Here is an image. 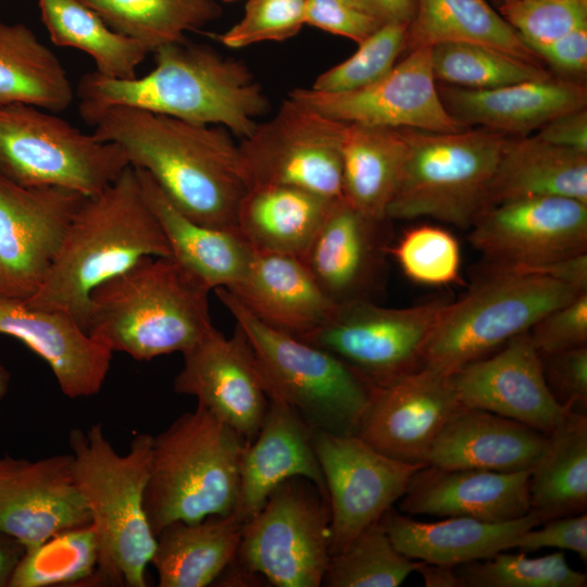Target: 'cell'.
I'll use <instances>...</instances> for the list:
<instances>
[{
    "mask_svg": "<svg viewBox=\"0 0 587 587\" xmlns=\"http://www.w3.org/2000/svg\"><path fill=\"white\" fill-rule=\"evenodd\" d=\"M78 110L96 137L118 146L129 165L145 171L185 215L237 229L248 186L239 146L226 128L132 107Z\"/></svg>",
    "mask_w": 587,
    "mask_h": 587,
    "instance_id": "obj_1",
    "label": "cell"
},
{
    "mask_svg": "<svg viewBox=\"0 0 587 587\" xmlns=\"http://www.w3.org/2000/svg\"><path fill=\"white\" fill-rule=\"evenodd\" d=\"M155 66L141 77L110 78L93 71L77 86L79 105H123L226 128L248 137L270 100L250 68L187 39L158 48Z\"/></svg>",
    "mask_w": 587,
    "mask_h": 587,
    "instance_id": "obj_2",
    "label": "cell"
},
{
    "mask_svg": "<svg viewBox=\"0 0 587 587\" xmlns=\"http://www.w3.org/2000/svg\"><path fill=\"white\" fill-rule=\"evenodd\" d=\"M136 170L128 165L99 193L86 197L39 289L24 300L71 314L87 332L89 296L146 257H170Z\"/></svg>",
    "mask_w": 587,
    "mask_h": 587,
    "instance_id": "obj_3",
    "label": "cell"
},
{
    "mask_svg": "<svg viewBox=\"0 0 587 587\" xmlns=\"http://www.w3.org/2000/svg\"><path fill=\"white\" fill-rule=\"evenodd\" d=\"M153 436L137 434L118 453L100 423L68 434L72 471L90 514L98 563L88 587H146L157 537L143 507Z\"/></svg>",
    "mask_w": 587,
    "mask_h": 587,
    "instance_id": "obj_4",
    "label": "cell"
},
{
    "mask_svg": "<svg viewBox=\"0 0 587 587\" xmlns=\"http://www.w3.org/2000/svg\"><path fill=\"white\" fill-rule=\"evenodd\" d=\"M209 292L171 257H146L93 289L87 332L138 361L183 354L215 328Z\"/></svg>",
    "mask_w": 587,
    "mask_h": 587,
    "instance_id": "obj_5",
    "label": "cell"
},
{
    "mask_svg": "<svg viewBox=\"0 0 587 587\" xmlns=\"http://www.w3.org/2000/svg\"><path fill=\"white\" fill-rule=\"evenodd\" d=\"M248 441L197 404L153 436L143 507L157 536L173 522L235 511Z\"/></svg>",
    "mask_w": 587,
    "mask_h": 587,
    "instance_id": "obj_6",
    "label": "cell"
},
{
    "mask_svg": "<svg viewBox=\"0 0 587 587\" xmlns=\"http://www.w3.org/2000/svg\"><path fill=\"white\" fill-rule=\"evenodd\" d=\"M215 294L246 335L268 396L285 401L313 430L357 435L375 385L330 351L262 323L227 289Z\"/></svg>",
    "mask_w": 587,
    "mask_h": 587,
    "instance_id": "obj_7",
    "label": "cell"
},
{
    "mask_svg": "<svg viewBox=\"0 0 587 587\" xmlns=\"http://www.w3.org/2000/svg\"><path fill=\"white\" fill-rule=\"evenodd\" d=\"M408 145L388 220L430 217L471 228L509 136L487 128L439 133L402 128Z\"/></svg>",
    "mask_w": 587,
    "mask_h": 587,
    "instance_id": "obj_8",
    "label": "cell"
},
{
    "mask_svg": "<svg viewBox=\"0 0 587 587\" xmlns=\"http://www.w3.org/2000/svg\"><path fill=\"white\" fill-rule=\"evenodd\" d=\"M579 292L541 275L483 267L469 292L447 303L425 347L423 367L452 375Z\"/></svg>",
    "mask_w": 587,
    "mask_h": 587,
    "instance_id": "obj_9",
    "label": "cell"
},
{
    "mask_svg": "<svg viewBox=\"0 0 587 587\" xmlns=\"http://www.w3.org/2000/svg\"><path fill=\"white\" fill-rule=\"evenodd\" d=\"M129 165L115 143L86 134L53 112L0 105V176L27 187L99 193Z\"/></svg>",
    "mask_w": 587,
    "mask_h": 587,
    "instance_id": "obj_10",
    "label": "cell"
},
{
    "mask_svg": "<svg viewBox=\"0 0 587 587\" xmlns=\"http://www.w3.org/2000/svg\"><path fill=\"white\" fill-rule=\"evenodd\" d=\"M330 511L302 477L283 482L242 525L235 560L277 587L322 586L328 560Z\"/></svg>",
    "mask_w": 587,
    "mask_h": 587,
    "instance_id": "obj_11",
    "label": "cell"
},
{
    "mask_svg": "<svg viewBox=\"0 0 587 587\" xmlns=\"http://www.w3.org/2000/svg\"><path fill=\"white\" fill-rule=\"evenodd\" d=\"M347 123L287 97L239 146L248 188L290 186L342 197L341 146Z\"/></svg>",
    "mask_w": 587,
    "mask_h": 587,
    "instance_id": "obj_12",
    "label": "cell"
},
{
    "mask_svg": "<svg viewBox=\"0 0 587 587\" xmlns=\"http://www.w3.org/2000/svg\"><path fill=\"white\" fill-rule=\"evenodd\" d=\"M448 302L438 299L408 308L372 300L338 304L322 325L300 338L336 354L373 385L384 386L423 367L425 347Z\"/></svg>",
    "mask_w": 587,
    "mask_h": 587,
    "instance_id": "obj_13",
    "label": "cell"
},
{
    "mask_svg": "<svg viewBox=\"0 0 587 587\" xmlns=\"http://www.w3.org/2000/svg\"><path fill=\"white\" fill-rule=\"evenodd\" d=\"M312 442L328 495L330 555L379 522L403 496L413 474L426 465L383 454L358 435L312 429Z\"/></svg>",
    "mask_w": 587,
    "mask_h": 587,
    "instance_id": "obj_14",
    "label": "cell"
},
{
    "mask_svg": "<svg viewBox=\"0 0 587 587\" xmlns=\"http://www.w3.org/2000/svg\"><path fill=\"white\" fill-rule=\"evenodd\" d=\"M469 240L484 266L517 271L587 253V203L566 197H535L484 210Z\"/></svg>",
    "mask_w": 587,
    "mask_h": 587,
    "instance_id": "obj_15",
    "label": "cell"
},
{
    "mask_svg": "<svg viewBox=\"0 0 587 587\" xmlns=\"http://www.w3.org/2000/svg\"><path fill=\"white\" fill-rule=\"evenodd\" d=\"M288 97L348 124L439 133L464 129L441 101L427 47L408 52L388 74L366 87L346 92L296 88Z\"/></svg>",
    "mask_w": 587,
    "mask_h": 587,
    "instance_id": "obj_16",
    "label": "cell"
},
{
    "mask_svg": "<svg viewBox=\"0 0 587 587\" xmlns=\"http://www.w3.org/2000/svg\"><path fill=\"white\" fill-rule=\"evenodd\" d=\"M86 197L0 176V297L26 300L39 289Z\"/></svg>",
    "mask_w": 587,
    "mask_h": 587,
    "instance_id": "obj_17",
    "label": "cell"
},
{
    "mask_svg": "<svg viewBox=\"0 0 587 587\" xmlns=\"http://www.w3.org/2000/svg\"><path fill=\"white\" fill-rule=\"evenodd\" d=\"M174 390L195 397L198 405L230 426L248 442L258 434L270 396L265 377L243 332L230 337L214 328L183 353Z\"/></svg>",
    "mask_w": 587,
    "mask_h": 587,
    "instance_id": "obj_18",
    "label": "cell"
},
{
    "mask_svg": "<svg viewBox=\"0 0 587 587\" xmlns=\"http://www.w3.org/2000/svg\"><path fill=\"white\" fill-rule=\"evenodd\" d=\"M90 523L72 471V455L0 457V532L26 550Z\"/></svg>",
    "mask_w": 587,
    "mask_h": 587,
    "instance_id": "obj_19",
    "label": "cell"
},
{
    "mask_svg": "<svg viewBox=\"0 0 587 587\" xmlns=\"http://www.w3.org/2000/svg\"><path fill=\"white\" fill-rule=\"evenodd\" d=\"M461 405L451 375L422 367L375 386L357 435L390 458L426 464L433 441Z\"/></svg>",
    "mask_w": 587,
    "mask_h": 587,
    "instance_id": "obj_20",
    "label": "cell"
},
{
    "mask_svg": "<svg viewBox=\"0 0 587 587\" xmlns=\"http://www.w3.org/2000/svg\"><path fill=\"white\" fill-rule=\"evenodd\" d=\"M451 380L461 404L517 421L545 435L567 411L548 388L529 330L509 339L496 353L463 366Z\"/></svg>",
    "mask_w": 587,
    "mask_h": 587,
    "instance_id": "obj_21",
    "label": "cell"
},
{
    "mask_svg": "<svg viewBox=\"0 0 587 587\" xmlns=\"http://www.w3.org/2000/svg\"><path fill=\"white\" fill-rule=\"evenodd\" d=\"M387 221L365 215L340 197L299 257L336 305L372 300L390 246Z\"/></svg>",
    "mask_w": 587,
    "mask_h": 587,
    "instance_id": "obj_22",
    "label": "cell"
},
{
    "mask_svg": "<svg viewBox=\"0 0 587 587\" xmlns=\"http://www.w3.org/2000/svg\"><path fill=\"white\" fill-rule=\"evenodd\" d=\"M0 334L20 340L40 357L67 398H87L102 389L113 352L71 314L0 297Z\"/></svg>",
    "mask_w": 587,
    "mask_h": 587,
    "instance_id": "obj_23",
    "label": "cell"
},
{
    "mask_svg": "<svg viewBox=\"0 0 587 587\" xmlns=\"http://www.w3.org/2000/svg\"><path fill=\"white\" fill-rule=\"evenodd\" d=\"M529 471L494 472L426 464L411 477L399 499V511L496 523L515 520L530 511Z\"/></svg>",
    "mask_w": 587,
    "mask_h": 587,
    "instance_id": "obj_24",
    "label": "cell"
},
{
    "mask_svg": "<svg viewBox=\"0 0 587 587\" xmlns=\"http://www.w3.org/2000/svg\"><path fill=\"white\" fill-rule=\"evenodd\" d=\"M294 477L312 483L328 502L312 429L285 401L270 395L262 425L241 455L234 513L245 523L263 507L278 485Z\"/></svg>",
    "mask_w": 587,
    "mask_h": 587,
    "instance_id": "obj_25",
    "label": "cell"
},
{
    "mask_svg": "<svg viewBox=\"0 0 587 587\" xmlns=\"http://www.w3.org/2000/svg\"><path fill=\"white\" fill-rule=\"evenodd\" d=\"M441 101L464 128L477 125L507 136H527L558 115L587 108L583 82L563 77L522 82L491 89L437 84Z\"/></svg>",
    "mask_w": 587,
    "mask_h": 587,
    "instance_id": "obj_26",
    "label": "cell"
},
{
    "mask_svg": "<svg viewBox=\"0 0 587 587\" xmlns=\"http://www.w3.org/2000/svg\"><path fill=\"white\" fill-rule=\"evenodd\" d=\"M227 290L262 323L298 337L322 325L336 307L302 260L286 253L253 250L245 274Z\"/></svg>",
    "mask_w": 587,
    "mask_h": 587,
    "instance_id": "obj_27",
    "label": "cell"
},
{
    "mask_svg": "<svg viewBox=\"0 0 587 587\" xmlns=\"http://www.w3.org/2000/svg\"><path fill=\"white\" fill-rule=\"evenodd\" d=\"M547 435L517 421L461 405L433 441L426 464L494 472L530 470Z\"/></svg>",
    "mask_w": 587,
    "mask_h": 587,
    "instance_id": "obj_28",
    "label": "cell"
},
{
    "mask_svg": "<svg viewBox=\"0 0 587 587\" xmlns=\"http://www.w3.org/2000/svg\"><path fill=\"white\" fill-rule=\"evenodd\" d=\"M379 522L405 557L453 567L515 548L524 532L542 523L532 510L519 519L498 523L464 516L419 522L394 508Z\"/></svg>",
    "mask_w": 587,
    "mask_h": 587,
    "instance_id": "obj_29",
    "label": "cell"
},
{
    "mask_svg": "<svg viewBox=\"0 0 587 587\" xmlns=\"http://www.w3.org/2000/svg\"><path fill=\"white\" fill-rule=\"evenodd\" d=\"M135 170L167 242L170 257L209 291L235 286L253 254L239 230L193 221L170 201L145 171Z\"/></svg>",
    "mask_w": 587,
    "mask_h": 587,
    "instance_id": "obj_30",
    "label": "cell"
},
{
    "mask_svg": "<svg viewBox=\"0 0 587 587\" xmlns=\"http://www.w3.org/2000/svg\"><path fill=\"white\" fill-rule=\"evenodd\" d=\"M535 197H566L587 203V153L536 135L509 136L489 184L487 208Z\"/></svg>",
    "mask_w": 587,
    "mask_h": 587,
    "instance_id": "obj_31",
    "label": "cell"
},
{
    "mask_svg": "<svg viewBox=\"0 0 587 587\" xmlns=\"http://www.w3.org/2000/svg\"><path fill=\"white\" fill-rule=\"evenodd\" d=\"M243 523L233 512L173 522L155 536L151 559L160 587H205L234 561Z\"/></svg>",
    "mask_w": 587,
    "mask_h": 587,
    "instance_id": "obj_32",
    "label": "cell"
},
{
    "mask_svg": "<svg viewBox=\"0 0 587 587\" xmlns=\"http://www.w3.org/2000/svg\"><path fill=\"white\" fill-rule=\"evenodd\" d=\"M335 200L290 186L251 187L239 204L237 229L254 251L300 257Z\"/></svg>",
    "mask_w": 587,
    "mask_h": 587,
    "instance_id": "obj_33",
    "label": "cell"
},
{
    "mask_svg": "<svg viewBox=\"0 0 587 587\" xmlns=\"http://www.w3.org/2000/svg\"><path fill=\"white\" fill-rule=\"evenodd\" d=\"M407 151L402 128L347 123L341 146L342 198L367 216L388 220Z\"/></svg>",
    "mask_w": 587,
    "mask_h": 587,
    "instance_id": "obj_34",
    "label": "cell"
},
{
    "mask_svg": "<svg viewBox=\"0 0 587 587\" xmlns=\"http://www.w3.org/2000/svg\"><path fill=\"white\" fill-rule=\"evenodd\" d=\"M530 510L541 521L585 513L587 509V415L567 410L547 435L529 471Z\"/></svg>",
    "mask_w": 587,
    "mask_h": 587,
    "instance_id": "obj_35",
    "label": "cell"
},
{
    "mask_svg": "<svg viewBox=\"0 0 587 587\" xmlns=\"http://www.w3.org/2000/svg\"><path fill=\"white\" fill-rule=\"evenodd\" d=\"M73 100L57 54L25 24L0 21V105L25 103L57 113Z\"/></svg>",
    "mask_w": 587,
    "mask_h": 587,
    "instance_id": "obj_36",
    "label": "cell"
},
{
    "mask_svg": "<svg viewBox=\"0 0 587 587\" xmlns=\"http://www.w3.org/2000/svg\"><path fill=\"white\" fill-rule=\"evenodd\" d=\"M445 42H472L540 63L487 0H417L404 52Z\"/></svg>",
    "mask_w": 587,
    "mask_h": 587,
    "instance_id": "obj_37",
    "label": "cell"
},
{
    "mask_svg": "<svg viewBox=\"0 0 587 587\" xmlns=\"http://www.w3.org/2000/svg\"><path fill=\"white\" fill-rule=\"evenodd\" d=\"M41 21L55 46L92 58L100 75L130 79L149 53L137 41L113 30L82 0H38Z\"/></svg>",
    "mask_w": 587,
    "mask_h": 587,
    "instance_id": "obj_38",
    "label": "cell"
},
{
    "mask_svg": "<svg viewBox=\"0 0 587 587\" xmlns=\"http://www.w3.org/2000/svg\"><path fill=\"white\" fill-rule=\"evenodd\" d=\"M113 30L140 43L149 53L186 39L216 21L223 9L216 0H82Z\"/></svg>",
    "mask_w": 587,
    "mask_h": 587,
    "instance_id": "obj_39",
    "label": "cell"
},
{
    "mask_svg": "<svg viewBox=\"0 0 587 587\" xmlns=\"http://www.w3.org/2000/svg\"><path fill=\"white\" fill-rule=\"evenodd\" d=\"M436 82L466 89H491L551 77L540 63L472 42H445L430 48Z\"/></svg>",
    "mask_w": 587,
    "mask_h": 587,
    "instance_id": "obj_40",
    "label": "cell"
},
{
    "mask_svg": "<svg viewBox=\"0 0 587 587\" xmlns=\"http://www.w3.org/2000/svg\"><path fill=\"white\" fill-rule=\"evenodd\" d=\"M97 563L98 544L89 523L59 533L26 550L9 587H85Z\"/></svg>",
    "mask_w": 587,
    "mask_h": 587,
    "instance_id": "obj_41",
    "label": "cell"
},
{
    "mask_svg": "<svg viewBox=\"0 0 587 587\" xmlns=\"http://www.w3.org/2000/svg\"><path fill=\"white\" fill-rule=\"evenodd\" d=\"M417 562L398 551L380 522H376L330 555L322 585L397 587L415 572Z\"/></svg>",
    "mask_w": 587,
    "mask_h": 587,
    "instance_id": "obj_42",
    "label": "cell"
},
{
    "mask_svg": "<svg viewBox=\"0 0 587 587\" xmlns=\"http://www.w3.org/2000/svg\"><path fill=\"white\" fill-rule=\"evenodd\" d=\"M461 587H586V574L573 570L562 551L539 558L498 552L455 566Z\"/></svg>",
    "mask_w": 587,
    "mask_h": 587,
    "instance_id": "obj_43",
    "label": "cell"
},
{
    "mask_svg": "<svg viewBox=\"0 0 587 587\" xmlns=\"http://www.w3.org/2000/svg\"><path fill=\"white\" fill-rule=\"evenodd\" d=\"M404 275L426 286H445L460 279L461 248L446 228L420 225L408 229L388 247Z\"/></svg>",
    "mask_w": 587,
    "mask_h": 587,
    "instance_id": "obj_44",
    "label": "cell"
},
{
    "mask_svg": "<svg viewBox=\"0 0 587 587\" xmlns=\"http://www.w3.org/2000/svg\"><path fill=\"white\" fill-rule=\"evenodd\" d=\"M408 25H382L358 43L352 55L320 74L311 88L322 92H346L379 80L404 52Z\"/></svg>",
    "mask_w": 587,
    "mask_h": 587,
    "instance_id": "obj_45",
    "label": "cell"
},
{
    "mask_svg": "<svg viewBox=\"0 0 587 587\" xmlns=\"http://www.w3.org/2000/svg\"><path fill=\"white\" fill-rule=\"evenodd\" d=\"M497 12L528 48L587 25V0H498Z\"/></svg>",
    "mask_w": 587,
    "mask_h": 587,
    "instance_id": "obj_46",
    "label": "cell"
},
{
    "mask_svg": "<svg viewBox=\"0 0 587 587\" xmlns=\"http://www.w3.org/2000/svg\"><path fill=\"white\" fill-rule=\"evenodd\" d=\"M304 3L305 0H248L243 16L214 37L234 49L264 41H285L305 25Z\"/></svg>",
    "mask_w": 587,
    "mask_h": 587,
    "instance_id": "obj_47",
    "label": "cell"
},
{
    "mask_svg": "<svg viewBox=\"0 0 587 587\" xmlns=\"http://www.w3.org/2000/svg\"><path fill=\"white\" fill-rule=\"evenodd\" d=\"M529 336L540 354L587 345V290L544 315Z\"/></svg>",
    "mask_w": 587,
    "mask_h": 587,
    "instance_id": "obj_48",
    "label": "cell"
},
{
    "mask_svg": "<svg viewBox=\"0 0 587 587\" xmlns=\"http://www.w3.org/2000/svg\"><path fill=\"white\" fill-rule=\"evenodd\" d=\"M540 357L546 383L555 401L564 409L586 413L587 345Z\"/></svg>",
    "mask_w": 587,
    "mask_h": 587,
    "instance_id": "obj_49",
    "label": "cell"
},
{
    "mask_svg": "<svg viewBox=\"0 0 587 587\" xmlns=\"http://www.w3.org/2000/svg\"><path fill=\"white\" fill-rule=\"evenodd\" d=\"M304 24L357 43L382 26L346 0H305Z\"/></svg>",
    "mask_w": 587,
    "mask_h": 587,
    "instance_id": "obj_50",
    "label": "cell"
},
{
    "mask_svg": "<svg viewBox=\"0 0 587 587\" xmlns=\"http://www.w3.org/2000/svg\"><path fill=\"white\" fill-rule=\"evenodd\" d=\"M523 552L542 548L570 550L587 560V514L579 513L544 521L527 529L520 537L516 547Z\"/></svg>",
    "mask_w": 587,
    "mask_h": 587,
    "instance_id": "obj_51",
    "label": "cell"
},
{
    "mask_svg": "<svg viewBox=\"0 0 587 587\" xmlns=\"http://www.w3.org/2000/svg\"><path fill=\"white\" fill-rule=\"evenodd\" d=\"M529 48L539 60L546 61L560 73V77L582 82L583 76L586 75L587 25Z\"/></svg>",
    "mask_w": 587,
    "mask_h": 587,
    "instance_id": "obj_52",
    "label": "cell"
},
{
    "mask_svg": "<svg viewBox=\"0 0 587 587\" xmlns=\"http://www.w3.org/2000/svg\"><path fill=\"white\" fill-rule=\"evenodd\" d=\"M535 135L549 143L587 153V108L558 115Z\"/></svg>",
    "mask_w": 587,
    "mask_h": 587,
    "instance_id": "obj_53",
    "label": "cell"
},
{
    "mask_svg": "<svg viewBox=\"0 0 587 587\" xmlns=\"http://www.w3.org/2000/svg\"><path fill=\"white\" fill-rule=\"evenodd\" d=\"M360 12L372 17L380 25L410 24L417 0H346Z\"/></svg>",
    "mask_w": 587,
    "mask_h": 587,
    "instance_id": "obj_54",
    "label": "cell"
},
{
    "mask_svg": "<svg viewBox=\"0 0 587 587\" xmlns=\"http://www.w3.org/2000/svg\"><path fill=\"white\" fill-rule=\"evenodd\" d=\"M25 551V547L18 540L0 532V587H9Z\"/></svg>",
    "mask_w": 587,
    "mask_h": 587,
    "instance_id": "obj_55",
    "label": "cell"
},
{
    "mask_svg": "<svg viewBox=\"0 0 587 587\" xmlns=\"http://www.w3.org/2000/svg\"><path fill=\"white\" fill-rule=\"evenodd\" d=\"M419 572L426 587H461L455 567L417 560Z\"/></svg>",
    "mask_w": 587,
    "mask_h": 587,
    "instance_id": "obj_56",
    "label": "cell"
},
{
    "mask_svg": "<svg viewBox=\"0 0 587 587\" xmlns=\"http://www.w3.org/2000/svg\"><path fill=\"white\" fill-rule=\"evenodd\" d=\"M10 385V373L0 360V408L8 394Z\"/></svg>",
    "mask_w": 587,
    "mask_h": 587,
    "instance_id": "obj_57",
    "label": "cell"
},
{
    "mask_svg": "<svg viewBox=\"0 0 587 587\" xmlns=\"http://www.w3.org/2000/svg\"><path fill=\"white\" fill-rule=\"evenodd\" d=\"M225 2H234V1H237V0H224Z\"/></svg>",
    "mask_w": 587,
    "mask_h": 587,
    "instance_id": "obj_58",
    "label": "cell"
}]
</instances>
